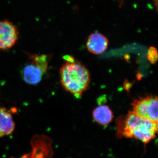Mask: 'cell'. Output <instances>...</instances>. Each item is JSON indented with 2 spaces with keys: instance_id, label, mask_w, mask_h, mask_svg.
Wrapping results in <instances>:
<instances>
[{
  "instance_id": "obj_1",
  "label": "cell",
  "mask_w": 158,
  "mask_h": 158,
  "mask_svg": "<svg viewBox=\"0 0 158 158\" xmlns=\"http://www.w3.org/2000/svg\"><path fill=\"white\" fill-rule=\"evenodd\" d=\"M118 138H133L147 144L156 137L157 124L131 111L116 119Z\"/></svg>"
},
{
  "instance_id": "obj_2",
  "label": "cell",
  "mask_w": 158,
  "mask_h": 158,
  "mask_svg": "<svg viewBox=\"0 0 158 158\" xmlns=\"http://www.w3.org/2000/svg\"><path fill=\"white\" fill-rule=\"evenodd\" d=\"M65 60L60 69L61 83L66 91L80 98L87 90L90 81L88 69L76 61L73 57L65 56Z\"/></svg>"
},
{
  "instance_id": "obj_3",
  "label": "cell",
  "mask_w": 158,
  "mask_h": 158,
  "mask_svg": "<svg viewBox=\"0 0 158 158\" xmlns=\"http://www.w3.org/2000/svg\"><path fill=\"white\" fill-rule=\"evenodd\" d=\"M28 63L23 69L22 77L24 81L31 85L39 84L48 69L49 55L27 53Z\"/></svg>"
},
{
  "instance_id": "obj_4",
  "label": "cell",
  "mask_w": 158,
  "mask_h": 158,
  "mask_svg": "<svg viewBox=\"0 0 158 158\" xmlns=\"http://www.w3.org/2000/svg\"><path fill=\"white\" fill-rule=\"evenodd\" d=\"M133 111L137 115L158 123V97L148 96L134 100Z\"/></svg>"
},
{
  "instance_id": "obj_5",
  "label": "cell",
  "mask_w": 158,
  "mask_h": 158,
  "mask_svg": "<svg viewBox=\"0 0 158 158\" xmlns=\"http://www.w3.org/2000/svg\"><path fill=\"white\" fill-rule=\"evenodd\" d=\"M19 32L16 26L8 20L0 21V51L13 47L18 39Z\"/></svg>"
},
{
  "instance_id": "obj_6",
  "label": "cell",
  "mask_w": 158,
  "mask_h": 158,
  "mask_svg": "<svg viewBox=\"0 0 158 158\" xmlns=\"http://www.w3.org/2000/svg\"><path fill=\"white\" fill-rule=\"evenodd\" d=\"M108 44L107 38L99 33L90 34L86 43L88 51L94 55H100L104 52L107 49Z\"/></svg>"
},
{
  "instance_id": "obj_7",
  "label": "cell",
  "mask_w": 158,
  "mask_h": 158,
  "mask_svg": "<svg viewBox=\"0 0 158 158\" xmlns=\"http://www.w3.org/2000/svg\"><path fill=\"white\" fill-rule=\"evenodd\" d=\"M15 127V123L11 113L6 108L0 107V138L11 135Z\"/></svg>"
},
{
  "instance_id": "obj_8",
  "label": "cell",
  "mask_w": 158,
  "mask_h": 158,
  "mask_svg": "<svg viewBox=\"0 0 158 158\" xmlns=\"http://www.w3.org/2000/svg\"><path fill=\"white\" fill-rule=\"evenodd\" d=\"M92 116L94 121L104 127L110 124L114 117L112 110L108 106L105 105L97 107L92 112Z\"/></svg>"
},
{
  "instance_id": "obj_9",
  "label": "cell",
  "mask_w": 158,
  "mask_h": 158,
  "mask_svg": "<svg viewBox=\"0 0 158 158\" xmlns=\"http://www.w3.org/2000/svg\"><path fill=\"white\" fill-rule=\"evenodd\" d=\"M147 56L151 63L154 64L158 60L157 50L154 47H151L148 51Z\"/></svg>"
},
{
  "instance_id": "obj_10",
  "label": "cell",
  "mask_w": 158,
  "mask_h": 158,
  "mask_svg": "<svg viewBox=\"0 0 158 158\" xmlns=\"http://www.w3.org/2000/svg\"><path fill=\"white\" fill-rule=\"evenodd\" d=\"M154 5L156 9L158 11V0H154Z\"/></svg>"
},
{
  "instance_id": "obj_11",
  "label": "cell",
  "mask_w": 158,
  "mask_h": 158,
  "mask_svg": "<svg viewBox=\"0 0 158 158\" xmlns=\"http://www.w3.org/2000/svg\"><path fill=\"white\" fill-rule=\"evenodd\" d=\"M157 133H158V123H157Z\"/></svg>"
}]
</instances>
